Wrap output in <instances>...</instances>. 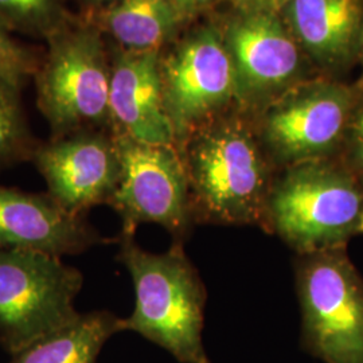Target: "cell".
Wrapping results in <instances>:
<instances>
[{
	"label": "cell",
	"mask_w": 363,
	"mask_h": 363,
	"mask_svg": "<svg viewBox=\"0 0 363 363\" xmlns=\"http://www.w3.org/2000/svg\"><path fill=\"white\" fill-rule=\"evenodd\" d=\"M84 16L121 50L136 52H162L184 19L171 0H116L104 10Z\"/></svg>",
	"instance_id": "9a60e30c"
},
{
	"label": "cell",
	"mask_w": 363,
	"mask_h": 363,
	"mask_svg": "<svg viewBox=\"0 0 363 363\" xmlns=\"http://www.w3.org/2000/svg\"><path fill=\"white\" fill-rule=\"evenodd\" d=\"M73 16L67 0H0V23L34 38L46 40Z\"/></svg>",
	"instance_id": "ac0fdd59"
},
{
	"label": "cell",
	"mask_w": 363,
	"mask_h": 363,
	"mask_svg": "<svg viewBox=\"0 0 363 363\" xmlns=\"http://www.w3.org/2000/svg\"><path fill=\"white\" fill-rule=\"evenodd\" d=\"M42 55L21 43L13 31L0 23V81L23 88L34 77Z\"/></svg>",
	"instance_id": "d6986e66"
},
{
	"label": "cell",
	"mask_w": 363,
	"mask_h": 363,
	"mask_svg": "<svg viewBox=\"0 0 363 363\" xmlns=\"http://www.w3.org/2000/svg\"><path fill=\"white\" fill-rule=\"evenodd\" d=\"M39 143L27 121L22 88L0 81V172L31 163Z\"/></svg>",
	"instance_id": "e0dca14e"
},
{
	"label": "cell",
	"mask_w": 363,
	"mask_h": 363,
	"mask_svg": "<svg viewBox=\"0 0 363 363\" xmlns=\"http://www.w3.org/2000/svg\"><path fill=\"white\" fill-rule=\"evenodd\" d=\"M240 13H280L289 0H229Z\"/></svg>",
	"instance_id": "44dd1931"
},
{
	"label": "cell",
	"mask_w": 363,
	"mask_h": 363,
	"mask_svg": "<svg viewBox=\"0 0 363 363\" xmlns=\"http://www.w3.org/2000/svg\"><path fill=\"white\" fill-rule=\"evenodd\" d=\"M359 91L328 79L295 84L253 117L277 169L339 157Z\"/></svg>",
	"instance_id": "52a82bcc"
},
{
	"label": "cell",
	"mask_w": 363,
	"mask_h": 363,
	"mask_svg": "<svg viewBox=\"0 0 363 363\" xmlns=\"http://www.w3.org/2000/svg\"><path fill=\"white\" fill-rule=\"evenodd\" d=\"M179 152L195 223L264 229L279 169L259 142L253 117L226 111L196 128Z\"/></svg>",
	"instance_id": "6da1fadb"
},
{
	"label": "cell",
	"mask_w": 363,
	"mask_h": 363,
	"mask_svg": "<svg viewBox=\"0 0 363 363\" xmlns=\"http://www.w3.org/2000/svg\"><path fill=\"white\" fill-rule=\"evenodd\" d=\"M160 58L162 52L120 49L113 54L109 86L113 133L142 143L175 145L163 100Z\"/></svg>",
	"instance_id": "4fadbf2b"
},
{
	"label": "cell",
	"mask_w": 363,
	"mask_h": 363,
	"mask_svg": "<svg viewBox=\"0 0 363 363\" xmlns=\"http://www.w3.org/2000/svg\"><path fill=\"white\" fill-rule=\"evenodd\" d=\"M82 286L61 257L0 249V347L15 355L74 322Z\"/></svg>",
	"instance_id": "8992f818"
},
{
	"label": "cell",
	"mask_w": 363,
	"mask_h": 363,
	"mask_svg": "<svg viewBox=\"0 0 363 363\" xmlns=\"http://www.w3.org/2000/svg\"><path fill=\"white\" fill-rule=\"evenodd\" d=\"M222 37L233 67L240 111L255 117L296 84L300 46L280 13L238 11Z\"/></svg>",
	"instance_id": "30bf717a"
},
{
	"label": "cell",
	"mask_w": 363,
	"mask_h": 363,
	"mask_svg": "<svg viewBox=\"0 0 363 363\" xmlns=\"http://www.w3.org/2000/svg\"><path fill=\"white\" fill-rule=\"evenodd\" d=\"M280 15L319 65L345 67L363 50V0H289Z\"/></svg>",
	"instance_id": "5bb4252c"
},
{
	"label": "cell",
	"mask_w": 363,
	"mask_h": 363,
	"mask_svg": "<svg viewBox=\"0 0 363 363\" xmlns=\"http://www.w3.org/2000/svg\"><path fill=\"white\" fill-rule=\"evenodd\" d=\"M123 331V319L113 312L79 313L70 325L11 355L9 363H97L105 343Z\"/></svg>",
	"instance_id": "2e32d148"
},
{
	"label": "cell",
	"mask_w": 363,
	"mask_h": 363,
	"mask_svg": "<svg viewBox=\"0 0 363 363\" xmlns=\"http://www.w3.org/2000/svg\"><path fill=\"white\" fill-rule=\"evenodd\" d=\"M108 242L86 217L70 213L49 193L0 184V249L62 257Z\"/></svg>",
	"instance_id": "7c38bea8"
},
{
	"label": "cell",
	"mask_w": 363,
	"mask_h": 363,
	"mask_svg": "<svg viewBox=\"0 0 363 363\" xmlns=\"http://www.w3.org/2000/svg\"><path fill=\"white\" fill-rule=\"evenodd\" d=\"M113 136L121 175L109 208L121 220L120 235L135 237L140 225L157 223L174 241L184 244L195 222L179 150L175 145L142 143L123 133Z\"/></svg>",
	"instance_id": "ba28073f"
},
{
	"label": "cell",
	"mask_w": 363,
	"mask_h": 363,
	"mask_svg": "<svg viewBox=\"0 0 363 363\" xmlns=\"http://www.w3.org/2000/svg\"><path fill=\"white\" fill-rule=\"evenodd\" d=\"M177 9L183 13V16L186 18L187 15L191 13V9H190V0H171Z\"/></svg>",
	"instance_id": "603a6c76"
},
{
	"label": "cell",
	"mask_w": 363,
	"mask_h": 363,
	"mask_svg": "<svg viewBox=\"0 0 363 363\" xmlns=\"http://www.w3.org/2000/svg\"><path fill=\"white\" fill-rule=\"evenodd\" d=\"M76 1L84 9L85 15H91L104 10L116 0H76Z\"/></svg>",
	"instance_id": "7402d4cb"
},
{
	"label": "cell",
	"mask_w": 363,
	"mask_h": 363,
	"mask_svg": "<svg viewBox=\"0 0 363 363\" xmlns=\"http://www.w3.org/2000/svg\"><path fill=\"white\" fill-rule=\"evenodd\" d=\"M46 46L34 81L50 139L79 130H112L111 60L103 31L89 18L73 16L46 39Z\"/></svg>",
	"instance_id": "277c9868"
},
{
	"label": "cell",
	"mask_w": 363,
	"mask_h": 363,
	"mask_svg": "<svg viewBox=\"0 0 363 363\" xmlns=\"http://www.w3.org/2000/svg\"><path fill=\"white\" fill-rule=\"evenodd\" d=\"M164 108L181 151L187 138L235 103L232 62L222 30L199 27L160 58Z\"/></svg>",
	"instance_id": "9c48e42d"
},
{
	"label": "cell",
	"mask_w": 363,
	"mask_h": 363,
	"mask_svg": "<svg viewBox=\"0 0 363 363\" xmlns=\"http://www.w3.org/2000/svg\"><path fill=\"white\" fill-rule=\"evenodd\" d=\"M117 259L127 268L135 289V310L123 319L133 331L155 343L181 363H210L202 340L206 288L183 242L151 253L135 237L118 235Z\"/></svg>",
	"instance_id": "7a4b0ae2"
},
{
	"label": "cell",
	"mask_w": 363,
	"mask_h": 363,
	"mask_svg": "<svg viewBox=\"0 0 363 363\" xmlns=\"http://www.w3.org/2000/svg\"><path fill=\"white\" fill-rule=\"evenodd\" d=\"M213 1L216 0H190V9H191V13L196 11V10H201L203 7H208Z\"/></svg>",
	"instance_id": "cb8c5ba5"
},
{
	"label": "cell",
	"mask_w": 363,
	"mask_h": 363,
	"mask_svg": "<svg viewBox=\"0 0 363 363\" xmlns=\"http://www.w3.org/2000/svg\"><path fill=\"white\" fill-rule=\"evenodd\" d=\"M301 345L325 363H363V277L346 247L296 255Z\"/></svg>",
	"instance_id": "5b68a950"
},
{
	"label": "cell",
	"mask_w": 363,
	"mask_h": 363,
	"mask_svg": "<svg viewBox=\"0 0 363 363\" xmlns=\"http://www.w3.org/2000/svg\"><path fill=\"white\" fill-rule=\"evenodd\" d=\"M262 230L296 255L346 247L363 233V184L339 157L279 169Z\"/></svg>",
	"instance_id": "3957f363"
},
{
	"label": "cell",
	"mask_w": 363,
	"mask_h": 363,
	"mask_svg": "<svg viewBox=\"0 0 363 363\" xmlns=\"http://www.w3.org/2000/svg\"><path fill=\"white\" fill-rule=\"evenodd\" d=\"M339 159L363 184V93L352 109Z\"/></svg>",
	"instance_id": "ffe728a7"
},
{
	"label": "cell",
	"mask_w": 363,
	"mask_h": 363,
	"mask_svg": "<svg viewBox=\"0 0 363 363\" xmlns=\"http://www.w3.org/2000/svg\"><path fill=\"white\" fill-rule=\"evenodd\" d=\"M31 163L48 193L66 210L86 217L96 206H109L121 175L112 130H79L39 143Z\"/></svg>",
	"instance_id": "8fae6325"
}]
</instances>
